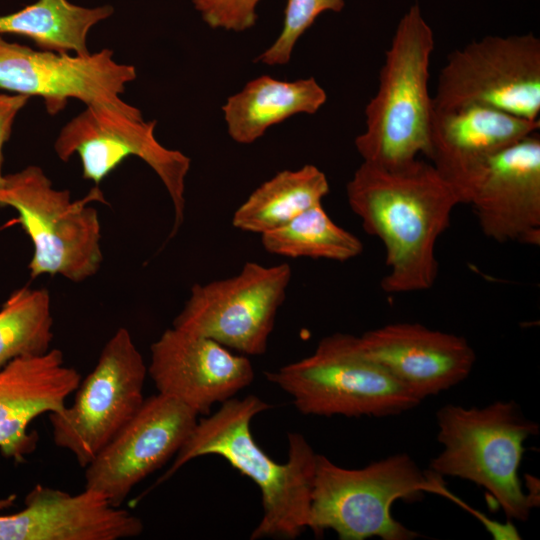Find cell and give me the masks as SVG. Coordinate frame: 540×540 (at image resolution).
I'll list each match as a JSON object with an SVG mask.
<instances>
[{
    "label": "cell",
    "instance_id": "4",
    "mask_svg": "<svg viewBox=\"0 0 540 540\" xmlns=\"http://www.w3.org/2000/svg\"><path fill=\"white\" fill-rule=\"evenodd\" d=\"M436 420L443 449L431 459L430 472L484 488L509 519L527 521L536 501L524 492L518 472L524 443L539 425L513 400L483 407L446 404Z\"/></svg>",
    "mask_w": 540,
    "mask_h": 540
},
{
    "label": "cell",
    "instance_id": "6",
    "mask_svg": "<svg viewBox=\"0 0 540 540\" xmlns=\"http://www.w3.org/2000/svg\"><path fill=\"white\" fill-rule=\"evenodd\" d=\"M106 203L95 186L82 199L72 200L67 189H57L36 165L4 175L0 207L13 208L18 223L33 244L28 264L32 279L60 275L78 283L94 276L103 262L101 224L90 202Z\"/></svg>",
    "mask_w": 540,
    "mask_h": 540
},
{
    "label": "cell",
    "instance_id": "20",
    "mask_svg": "<svg viewBox=\"0 0 540 540\" xmlns=\"http://www.w3.org/2000/svg\"><path fill=\"white\" fill-rule=\"evenodd\" d=\"M327 95L313 77L282 81L263 75L249 81L230 96L222 107L229 136L250 144L266 130L300 113L314 114Z\"/></svg>",
    "mask_w": 540,
    "mask_h": 540
},
{
    "label": "cell",
    "instance_id": "5",
    "mask_svg": "<svg viewBox=\"0 0 540 540\" xmlns=\"http://www.w3.org/2000/svg\"><path fill=\"white\" fill-rule=\"evenodd\" d=\"M266 378L304 415L381 418L421 402L363 351L358 336L347 333L323 337L311 355L267 372Z\"/></svg>",
    "mask_w": 540,
    "mask_h": 540
},
{
    "label": "cell",
    "instance_id": "2",
    "mask_svg": "<svg viewBox=\"0 0 540 540\" xmlns=\"http://www.w3.org/2000/svg\"><path fill=\"white\" fill-rule=\"evenodd\" d=\"M269 408L255 395L221 403L212 415L197 421L159 483L195 458L220 456L260 490L263 514L250 539H295L307 529L317 454L298 432L288 434L287 462H275L266 454L253 438L250 424Z\"/></svg>",
    "mask_w": 540,
    "mask_h": 540
},
{
    "label": "cell",
    "instance_id": "1",
    "mask_svg": "<svg viewBox=\"0 0 540 540\" xmlns=\"http://www.w3.org/2000/svg\"><path fill=\"white\" fill-rule=\"evenodd\" d=\"M346 194L365 232L378 237L385 248L389 270L382 278V290L400 294L433 287L437 240L461 204L439 171L419 159L398 169L362 162L347 183Z\"/></svg>",
    "mask_w": 540,
    "mask_h": 540
},
{
    "label": "cell",
    "instance_id": "22",
    "mask_svg": "<svg viewBox=\"0 0 540 540\" xmlns=\"http://www.w3.org/2000/svg\"><path fill=\"white\" fill-rule=\"evenodd\" d=\"M114 12L110 5L86 8L68 0H38L16 12L0 16V35L31 39L43 50L86 55L87 36L98 22Z\"/></svg>",
    "mask_w": 540,
    "mask_h": 540
},
{
    "label": "cell",
    "instance_id": "18",
    "mask_svg": "<svg viewBox=\"0 0 540 540\" xmlns=\"http://www.w3.org/2000/svg\"><path fill=\"white\" fill-rule=\"evenodd\" d=\"M539 128L540 120L484 106L432 107L426 156L454 188L489 156L539 132Z\"/></svg>",
    "mask_w": 540,
    "mask_h": 540
},
{
    "label": "cell",
    "instance_id": "12",
    "mask_svg": "<svg viewBox=\"0 0 540 540\" xmlns=\"http://www.w3.org/2000/svg\"><path fill=\"white\" fill-rule=\"evenodd\" d=\"M136 76L134 66L115 61L107 48L71 55L35 50L0 35V89L41 97L52 116L76 99L86 107H105L142 118L138 108L121 98Z\"/></svg>",
    "mask_w": 540,
    "mask_h": 540
},
{
    "label": "cell",
    "instance_id": "15",
    "mask_svg": "<svg viewBox=\"0 0 540 540\" xmlns=\"http://www.w3.org/2000/svg\"><path fill=\"white\" fill-rule=\"evenodd\" d=\"M147 367L158 393L172 397L198 415H208L253 381L249 359L220 343L171 327L150 347Z\"/></svg>",
    "mask_w": 540,
    "mask_h": 540
},
{
    "label": "cell",
    "instance_id": "25",
    "mask_svg": "<svg viewBox=\"0 0 540 540\" xmlns=\"http://www.w3.org/2000/svg\"><path fill=\"white\" fill-rule=\"evenodd\" d=\"M345 0H287L282 30L274 43L262 52L255 62L266 65H285L297 40L323 12H340Z\"/></svg>",
    "mask_w": 540,
    "mask_h": 540
},
{
    "label": "cell",
    "instance_id": "19",
    "mask_svg": "<svg viewBox=\"0 0 540 540\" xmlns=\"http://www.w3.org/2000/svg\"><path fill=\"white\" fill-rule=\"evenodd\" d=\"M105 526L101 500L36 485L19 512L0 515V540H97Z\"/></svg>",
    "mask_w": 540,
    "mask_h": 540
},
{
    "label": "cell",
    "instance_id": "26",
    "mask_svg": "<svg viewBox=\"0 0 540 540\" xmlns=\"http://www.w3.org/2000/svg\"><path fill=\"white\" fill-rule=\"evenodd\" d=\"M260 0H192L204 22L213 29L241 32L253 27Z\"/></svg>",
    "mask_w": 540,
    "mask_h": 540
},
{
    "label": "cell",
    "instance_id": "27",
    "mask_svg": "<svg viewBox=\"0 0 540 540\" xmlns=\"http://www.w3.org/2000/svg\"><path fill=\"white\" fill-rule=\"evenodd\" d=\"M28 96L21 94L0 93V185L3 182V148L12 134L14 121L18 113L29 101Z\"/></svg>",
    "mask_w": 540,
    "mask_h": 540
},
{
    "label": "cell",
    "instance_id": "23",
    "mask_svg": "<svg viewBox=\"0 0 540 540\" xmlns=\"http://www.w3.org/2000/svg\"><path fill=\"white\" fill-rule=\"evenodd\" d=\"M264 249L289 258L345 262L359 256L363 243L336 224L322 203L302 212L287 224L261 234Z\"/></svg>",
    "mask_w": 540,
    "mask_h": 540
},
{
    "label": "cell",
    "instance_id": "16",
    "mask_svg": "<svg viewBox=\"0 0 540 540\" xmlns=\"http://www.w3.org/2000/svg\"><path fill=\"white\" fill-rule=\"evenodd\" d=\"M363 351L420 401L464 381L476 362L468 341L419 323H393L358 336Z\"/></svg>",
    "mask_w": 540,
    "mask_h": 540
},
{
    "label": "cell",
    "instance_id": "3",
    "mask_svg": "<svg viewBox=\"0 0 540 540\" xmlns=\"http://www.w3.org/2000/svg\"><path fill=\"white\" fill-rule=\"evenodd\" d=\"M435 40L415 3L399 20L386 50L379 86L365 108V129L355 139L363 162L398 169L428 150L432 97L429 67Z\"/></svg>",
    "mask_w": 540,
    "mask_h": 540
},
{
    "label": "cell",
    "instance_id": "9",
    "mask_svg": "<svg viewBox=\"0 0 540 540\" xmlns=\"http://www.w3.org/2000/svg\"><path fill=\"white\" fill-rule=\"evenodd\" d=\"M147 374L130 332L118 328L78 385L72 404L49 413L54 443L85 468L142 406Z\"/></svg>",
    "mask_w": 540,
    "mask_h": 540
},
{
    "label": "cell",
    "instance_id": "17",
    "mask_svg": "<svg viewBox=\"0 0 540 540\" xmlns=\"http://www.w3.org/2000/svg\"><path fill=\"white\" fill-rule=\"evenodd\" d=\"M79 372L64 362L59 349L16 358L0 369V451L17 462L37 443L30 423L61 410L80 384Z\"/></svg>",
    "mask_w": 540,
    "mask_h": 540
},
{
    "label": "cell",
    "instance_id": "13",
    "mask_svg": "<svg viewBox=\"0 0 540 540\" xmlns=\"http://www.w3.org/2000/svg\"><path fill=\"white\" fill-rule=\"evenodd\" d=\"M482 232L499 243L540 245V136L489 156L454 186Z\"/></svg>",
    "mask_w": 540,
    "mask_h": 540
},
{
    "label": "cell",
    "instance_id": "8",
    "mask_svg": "<svg viewBox=\"0 0 540 540\" xmlns=\"http://www.w3.org/2000/svg\"><path fill=\"white\" fill-rule=\"evenodd\" d=\"M471 105L540 120L539 38L489 35L453 51L438 75L432 107Z\"/></svg>",
    "mask_w": 540,
    "mask_h": 540
},
{
    "label": "cell",
    "instance_id": "7",
    "mask_svg": "<svg viewBox=\"0 0 540 540\" xmlns=\"http://www.w3.org/2000/svg\"><path fill=\"white\" fill-rule=\"evenodd\" d=\"M427 478L405 453L390 455L359 469L338 466L317 454L307 529L316 537L327 530L341 540H412L419 534L391 513L397 500L416 501Z\"/></svg>",
    "mask_w": 540,
    "mask_h": 540
},
{
    "label": "cell",
    "instance_id": "21",
    "mask_svg": "<svg viewBox=\"0 0 540 540\" xmlns=\"http://www.w3.org/2000/svg\"><path fill=\"white\" fill-rule=\"evenodd\" d=\"M330 186L324 172L307 164L283 170L257 187L233 214L235 228L263 234L321 204Z\"/></svg>",
    "mask_w": 540,
    "mask_h": 540
},
{
    "label": "cell",
    "instance_id": "24",
    "mask_svg": "<svg viewBox=\"0 0 540 540\" xmlns=\"http://www.w3.org/2000/svg\"><path fill=\"white\" fill-rule=\"evenodd\" d=\"M52 329L47 289L24 286L13 291L0 309V369L16 358L48 352Z\"/></svg>",
    "mask_w": 540,
    "mask_h": 540
},
{
    "label": "cell",
    "instance_id": "11",
    "mask_svg": "<svg viewBox=\"0 0 540 540\" xmlns=\"http://www.w3.org/2000/svg\"><path fill=\"white\" fill-rule=\"evenodd\" d=\"M156 121H144L105 107H86L60 130L54 150L68 161L77 154L85 180L98 186L129 157L144 161L160 178L173 205L174 222L168 239L180 229L185 215V180L191 160L155 138Z\"/></svg>",
    "mask_w": 540,
    "mask_h": 540
},
{
    "label": "cell",
    "instance_id": "10",
    "mask_svg": "<svg viewBox=\"0 0 540 540\" xmlns=\"http://www.w3.org/2000/svg\"><path fill=\"white\" fill-rule=\"evenodd\" d=\"M291 277L289 264L246 262L232 277L193 285L173 327L241 354L261 355Z\"/></svg>",
    "mask_w": 540,
    "mask_h": 540
},
{
    "label": "cell",
    "instance_id": "14",
    "mask_svg": "<svg viewBox=\"0 0 540 540\" xmlns=\"http://www.w3.org/2000/svg\"><path fill=\"white\" fill-rule=\"evenodd\" d=\"M198 414L182 402L157 393L85 467V489L116 507L132 489L159 469L185 443Z\"/></svg>",
    "mask_w": 540,
    "mask_h": 540
}]
</instances>
